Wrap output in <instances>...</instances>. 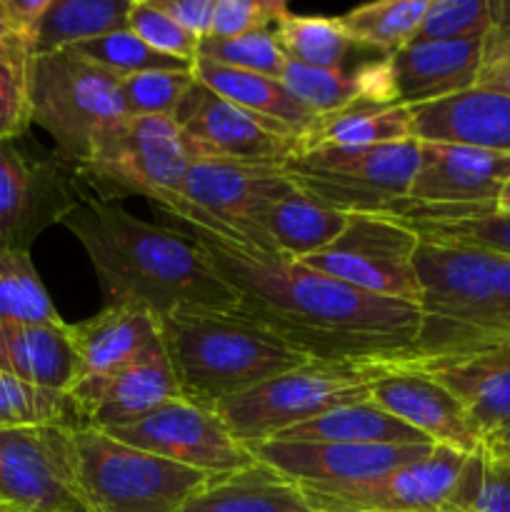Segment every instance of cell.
<instances>
[{
    "label": "cell",
    "mask_w": 510,
    "mask_h": 512,
    "mask_svg": "<svg viewBox=\"0 0 510 512\" xmlns=\"http://www.w3.org/2000/svg\"><path fill=\"white\" fill-rule=\"evenodd\" d=\"M170 220L208 253L238 293L235 310L263 323L310 360L398 363L418 343L423 325L418 305L363 293L300 260L260 253L193 220Z\"/></svg>",
    "instance_id": "6da1fadb"
},
{
    "label": "cell",
    "mask_w": 510,
    "mask_h": 512,
    "mask_svg": "<svg viewBox=\"0 0 510 512\" xmlns=\"http://www.w3.org/2000/svg\"><path fill=\"white\" fill-rule=\"evenodd\" d=\"M63 225L88 253L105 305H135L158 320L175 310L238 308V293L208 253L175 225L148 223L95 198Z\"/></svg>",
    "instance_id": "7a4b0ae2"
},
{
    "label": "cell",
    "mask_w": 510,
    "mask_h": 512,
    "mask_svg": "<svg viewBox=\"0 0 510 512\" xmlns=\"http://www.w3.org/2000/svg\"><path fill=\"white\" fill-rule=\"evenodd\" d=\"M498 260L483 250L420 240L415 270L423 325L400 365L430 368L510 343V308L500 295Z\"/></svg>",
    "instance_id": "3957f363"
},
{
    "label": "cell",
    "mask_w": 510,
    "mask_h": 512,
    "mask_svg": "<svg viewBox=\"0 0 510 512\" xmlns=\"http://www.w3.org/2000/svg\"><path fill=\"white\" fill-rule=\"evenodd\" d=\"M160 340L180 398L213 410L310 363L308 355L238 310H175L160 318Z\"/></svg>",
    "instance_id": "277c9868"
},
{
    "label": "cell",
    "mask_w": 510,
    "mask_h": 512,
    "mask_svg": "<svg viewBox=\"0 0 510 512\" xmlns=\"http://www.w3.org/2000/svg\"><path fill=\"white\" fill-rule=\"evenodd\" d=\"M393 363L310 360L218 405V415L245 448L345 405L370 403L373 383Z\"/></svg>",
    "instance_id": "5b68a950"
},
{
    "label": "cell",
    "mask_w": 510,
    "mask_h": 512,
    "mask_svg": "<svg viewBox=\"0 0 510 512\" xmlns=\"http://www.w3.org/2000/svg\"><path fill=\"white\" fill-rule=\"evenodd\" d=\"M30 118L55 140L73 168L88 163L105 130L128 118L120 78L75 50L33 55L28 65Z\"/></svg>",
    "instance_id": "8992f818"
},
{
    "label": "cell",
    "mask_w": 510,
    "mask_h": 512,
    "mask_svg": "<svg viewBox=\"0 0 510 512\" xmlns=\"http://www.w3.org/2000/svg\"><path fill=\"white\" fill-rule=\"evenodd\" d=\"M193 155L173 118L128 115L105 130L78 178L90 198L120 203L130 195L168 208L180 198Z\"/></svg>",
    "instance_id": "52a82bcc"
},
{
    "label": "cell",
    "mask_w": 510,
    "mask_h": 512,
    "mask_svg": "<svg viewBox=\"0 0 510 512\" xmlns=\"http://www.w3.org/2000/svg\"><path fill=\"white\" fill-rule=\"evenodd\" d=\"M420 163V143L300 150L283 165L290 183L315 203L345 215H405Z\"/></svg>",
    "instance_id": "ba28073f"
},
{
    "label": "cell",
    "mask_w": 510,
    "mask_h": 512,
    "mask_svg": "<svg viewBox=\"0 0 510 512\" xmlns=\"http://www.w3.org/2000/svg\"><path fill=\"white\" fill-rule=\"evenodd\" d=\"M73 443L85 512H183L210 480L93 428H73Z\"/></svg>",
    "instance_id": "9c48e42d"
},
{
    "label": "cell",
    "mask_w": 510,
    "mask_h": 512,
    "mask_svg": "<svg viewBox=\"0 0 510 512\" xmlns=\"http://www.w3.org/2000/svg\"><path fill=\"white\" fill-rule=\"evenodd\" d=\"M78 168L20 140H0V253H30L40 233L88 200Z\"/></svg>",
    "instance_id": "30bf717a"
},
{
    "label": "cell",
    "mask_w": 510,
    "mask_h": 512,
    "mask_svg": "<svg viewBox=\"0 0 510 512\" xmlns=\"http://www.w3.org/2000/svg\"><path fill=\"white\" fill-rule=\"evenodd\" d=\"M418 245L403 215H350L335 243L300 263L363 293L420 308Z\"/></svg>",
    "instance_id": "8fae6325"
},
{
    "label": "cell",
    "mask_w": 510,
    "mask_h": 512,
    "mask_svg": "<svg viewBox=\"0 0 510 512\" xmlns=\"http://www.w3.org/2000/svg\"><path fill=\"white\" fill-rule=\"evenodd\" d=\"M0 505L15 512H85L73 428H0Z\"/></svg>",
    "instance_id": "7c38bea8"
},
{
    "label": "cell",
    "mask_w": 510,
    "mask_h": 512,
    "mask_svg": "<svg viewBox=\"0 0 510 512\" xmlns=\"http://www.w3.org/2000/svg\"><path fill=\"white\" fill-rule=\"evenodd\" d=\"M298 193L283 168L225 158H193L175 203L160 208L168 218L193 220L228 235H243L268 205Z\"/></svg>",
    "instance_id": "4fadbf2b"
},
{
    "label": "cell",
    "mask_w": 510,
    "mask_h": 512,
    "mask_svg": "<svg viewBox=\"0 0 510 512\" xmlns=\"http://www.w3.org/2000/svg\"><path fill=\"white\" fill-rule=\"evenodd\" d=\"M105 435L210 478L235 473L255 463L250 448L233 438L218 410L183 398L153 410L138 423L105 430Z\"/></svg>",
    "instance_id": "5bb4252c"
},
{
    "label": "cell",
    "mask_w": 510,
    "mask_h": 512,
    "mask_svg": "<svg viewBox=\"0 0 510 512\" xmlns=\"http://www.w3.org/2000/svg\"><path fill=\"white\" fill-rule=\"evenodd\" d=\"M470 455L435 445L418 463L373 480L333 488H300L313 512H458L453 498Z\"/></svg>",
    "instance_id": "9a60e30c"
},
{
    "label": "cell",
    "mask_w": 510,
    "mask_h": 512,
    "mask_svg": "<svg viewBox=\"0 0 510 512\" xmlns=\"http://www.w3.org/2000/svg\"><path fill=\"white\" fill-rule=\"evenodd\" d=\"M173 120L193 158H225L283 168L300 153V138L245 113L198 78L185 93Z\"/></svg>",
    "instance_id": "2e32d148"
},
{
    "label": "cell",
    "mask_w": 510,
    "mask_h": 512,
    "mask_svg": "<svg viewBox=\"0 0 510 512\" xmlns=\"http://www.w3.org/2000/svg\"><path fill=\"white\" fill-rule=\"evenodd\" d=\"M435 443L418 445H343L268 440L250 448L258 463L268 465L298 488H333L373 480L403 465L425 460Z\"/></svg>",
    "instance_id": "e0dca14e"
},
{
    "label": "cell",
    "mask_w": 510,
    "mask_h": 512,
    "mask_svg": "<svg viewBox=\"0 0 510 512\" xmlns=\"http://www.w3.org/2000/svg\"><path fill=\"white\" fill-rule=\"evenodd\" d=\"M80 428L110 430L138 423L153 410L180 398L163 340L153 350L105 378L80 380L70 388Z\"/></svg>",
    "instance_id": "ac0fdd59"
},
{
    "label": "cell",
    "mask_w": 510,
    "mask_h": 512,
    "mask_svg": "<svg viewBox=\"0 0 510 512\" xmlns=\"http://www.w3.org/2000/svg\"><path fill=\"white\" fill-rule=\"evenodd\" d=\"M370 403L418 430L430 443L473 455L480 450L460 400L430 373L393 363L373 383Z\"/></svg>",
    "instance_id": "d6986e66"
},
{
    "label": "cell",
    "mask_w": 510,
    "mask_h": 512,
    "mask_svg": "<svg viewBox=\"0 0 510 512\" xmlns=\"http://www.w3.org/2000/svg\"><path fill=\"white\" fill-rule=\"evenodd\" d=\"M420 143V140H418ZM510 180V155L448 143H420L410 208L495 203Z\"/></svg>",
    "instance_id": "ffe728a7"
},
{
    "label": "cell",
    "mask_w": 510,
    "mask_h": 512,
    "mask_svg": "<svg viewBox=\"0 0 510 512\" xmlns=\"http://www.w3.org/2000/svg\"><path fill=\"white\" fill-rule=\"evenodd\" d=\"M413 138L510 155V98L470 88L435 103L410 108Z\"/></svg>",
    "instance_id": "44dd1931"
},
{
    "label": "cell",
    "mask_w": 510,
    "mask_h": 512,
    "mask_svg": "<svg viewBox=\"0 0 510 512\" xmlns=\"http://www.w3.org/2000/svg\"><path fill=\"white\" fill-rule=\"evenodd\" d=\"M68 330L78 365L75 383L118 373L160 343V320L135 305H103Z\"/></svg>",
    "instance_id": "7402d4cb"
},
{
    "label": "cell",
    "mask_w": 510,
    "mask_h": 512,
    "mask_svg": "<svg viewBox=\"0 0 510 512\" xmlns=\"http://www.w3.org/2000/svg\"><path fill=\"white\" fill-rule=\"evenodd\" d=\"M480 40L483 38L458 43H410L385 58L395 103L415 108L475 88Z\"/></svg>",
    "instance_id": "603a6c76"
},
{
    "label": "cell",
    "mask_w": 510,
    "mask_h": 512,
    "mask_svg": "<svg viewBox=\"0 0 510 512\" xmlns=\"http://www.w3.org/2000/svg\"><path fill=\"white\" fill-rule=\"evenodd\" d=\"M348 218L350 215L325 208L298 190L285 200L260 210L248 230L243 235H233V238L243 240L245 245L260 250V253L305 260L335 243L348 225Z\"/></svg>",
    "instance_id": "cb8c5ba5"
},
{
    "label": "cell",
    "mask_w": 510,
    "mask_h": 512,
    "mask_svg": "<svg viewBox=\"0 0 510 512\" xmlns=\"http://www.w3.org/2000/svg\"><path fill=\"white\" fill-rule=\"evenodd\" d=\"M415 370L430 373L460 400L480 440L510 420V343Z\"/></svg>",
    "instance_id": "d4e9b609"
},
{
    "label": "cell",
    "mask_w": 510,
    "mask_h": 512,
    "mask_svg": "<svg viewBox=\"0 0 510 512\" xmlns=\"http://www.w3.org/2000/svg\"><path fill=\"white\" fill-rule=\"evenodd\" d=\"M0 373L55 393H70L78 375L68 323L25 325L0 320Z\"/></svg>",
    "instance_id": "484cf974"
},
{
    "label": "cell",
    "mask_w": 510,
    "mask_h": 512,
    "mask_svg": "<svg viewBox=\"0 0 510 512\" xmlns=\"http://www.w3.org/2000/svg\"><path fill=\"white\" fill-rule=\"evenodd\" d=\"M280 83L320 118L353 105H398L385 58L355 70H315L288 60Z\"/></svg>",
    "instance_id": "4316f807"
},
{
    "label": "cell",
    "mask_w": 510,
    "mask_h": 512,
    "mask_svg": "<svg viewBox=\"0 0 510 512\" xmlns=\"http://www.w3.org/2000/svg\"><path fill=\"white\" fill-rule=\"evenodd\" d=\"M193 73L200 83L208 85L220 98L230 100L245 113L255 115V118L265 120V123L295 135V138L308 135L320 120V115L305 108L280 80L268 78V75L225 68V65L200 58L193 63Z\"/></svg>",
    "instance_id": "83f0119b"
},
{
    "label": "cell",
    "mask_w": 510,
    "mask_h": 512,
    "mask_svg": "<svg viewBox=\"0 0 510 512\" xmlns=\"http://www.w3.org/2000/svg\"><path fill=\"white\" fill-rule=\"evenodd\" d=\"M183 512H313L303 490L268 465L258 463L215 475Z\"/></svg>",
    "instance_id": "f1b7e54d"
},
{
    "label": "cell",
    "mask_w": 510,
    "mask_h": 512,
    "mask_svg": "<svg viewBox=\"0 0 510 512\" xmlns=\"http://www.w3.org/2000/svg\"><path fill=\"white\" fill-rule=\"evenodd\" d=\"M420 240L463 245L510 260V213L485 205H420L403 215Z\"/></svg>",
    "instance_id": "f546056e"
},
{
    "label": "cell",
    "mask_w": 510,
    "mask_h": 512,
    "mask_svg": "<svg viewBox=\"0 0 510 512\" xmlns=\"http://www.w3.org/2000/svg\"><path fill=\"white\" fill-rule=\"evenodd\" d=\"M275 440L288 443H343V445H418L428 438L393 418L375 403L345 405L320 418L280 433Z\"/></svg>",
    "instance_id": "4dcf8cb0"
},
{
    "label": "cell",
    "mask_w": 510,
    "mask_h": 512,
    "mask_svg": "<svg viewBox=\"0 0 510 512\" xmlns=\"http://www.w3.org/2000/svg\"><path fill=\"white\" fill-rule=\"evenodd\" d=\"M405 140H415L410 108L365 103L323 115L313 130L300 138V150L373 148V145L405 143Z\"/></svg>",
    "instance_id": "1f68e13d"
},
{
    "label": "cell",
    "mask_w": 510,
    "mask_h": 512,
    "mask_svg": "<svg viewBox=\"0 0 510 512\" xmlns=\"http://www.w3.org/2000/svg\"><path fill=\"white\" fill-rule=\"evenodd\" d=\"M130 5L133 0H50L35 28L30 53L70 50L85 40L128 28Z\"/></svg>",
    "instance_id": "d6a6232c"
},
{
    "label": "cell",
    "mask_w": 510,
    "mask_h": 512,
    "mask_svg": "<svg viewBox=\"0 0 510 512\" xmlns=\"http://www.w3.org/2000/svg\"><path fill=\"white\" fill-rule=\"evenodd\" d=\"M275 40L290 63L315 70H345L355 40L340 18L285 13L273 28Z\"/></svg>",
    "instance_id": "836d02e7"
},
{
    "label": "cell",
    "mask_w": 510,
    "mask_h": 512,
    "mask_svg": "<svg viewBox=\"0 0 510 512\" xmlns=\"http://www.w3.org/2000/svg\"><path fill=\"white\" fill-rule=\"evenodd\" d=\"M428 3L430 0H378L358 5L340 20L355 45L378 50L383 58H390L413 43Z\"/></svg>",
    "instance_id": "e575fe53"
},
{
    "label": "cell",
    "mask_w": 510,
    "mask_h": 512,
    "mask_svg": "<svg viewBox=\"0 0 510 512\" xmlns=\"http://www.w3.org/2000/svg\"><path fill=\"white\" fill-rule=\"evenodd\" d=\"M0 320L25 325H63L30 253H0Z\"/></svg>",
    "instance_id": "d590c367"
},
{
    "label": "cell",
    "mask_w": 510,
    "mask_h": 512,
    "mask_svg": "<svg viewBox=\"0 0 510 512\" xmlns=\"http://www.w3.org/2000/svg\"><path fill=\"white\" fill-rule=\"evenodd\" d=\"M70 50H75L85 60L108 70L110 75L120 80L135 73H148V70H193V63L158 53L128 28L115 30V33L103 35V38L85 40V43L75 45Z\"/></svg>",
    "instance_id": "8d00e7d4"
},
{
    "label": "cell",
    "mask_w": 510,
    "mask_h": 512,
    "mask_svg": "<svg viewBox=\"0 0 510 512\" xmlns=\"http://www.w3.org/2000/svg\"><path fill=\"white\" fill-rule=\"evenodd\" d=\"M68 425L78 428V415L68 393L35 388L0 373V428Z\"/></svg>",
    "instance_id": "74e56055"
},
{
    "label": "cell",
    "mask_w": 510,
    "mask_h": 512,
    "mask_svg": "<svg viewBox=\"0 0 510 512\" xmlns=\"http://www.w3.org/2000/svg\"><path fill=\"white\" fill-rule=\"evenodd\" d=\"M498 3L490 0H430L413 43H458L483 38L495 23Z\"/></svg>",
    "instance_id": "f35d334b"
},
{
    "label": "cell",
    "mask_w": 510,
    "mask_h": 512,
    "mask_svg": "<svg viewBox=\"0 0 510 512\" xmlns=\"http://www.w3.org/2000/svg\"><path fill=\"white\" fill-rule=\"evenodd\" d=\"M198 58L225 65V68L268 75L275 80H280L285 63H288L275 40L273 28L255 30V33L238 35V38H213V35L200 38Z\"/></svg>",
    "instance_id": "ab89813d"
},
{
    "label": "cell",
    "mask_w": 510,
    "mask_h": 512,
    "mask_svg": "<svg viewBox=\"0 0 510 512\" xmlns=\"http://www.w3.org/2000/svg\"><path fill=\"white\" fill-rule=\"evenodd\" d=\"M195 83L193 70H148L120 80L128 115H165L173 118L185 93Z\"/></svg>",
    "instance_id": "60d3db41"
},
{
    "label": "cell",
    "mask_w": 510,
    "mask_h": 512,
    "mask_svg": "<svg viewBox=\"0 0 510 512\" xmlns=\"http://www.w3.org/2000/svg\"><path fill=\"white\" fill-rule=\"evenodd\" d=\"M128 30L163 55L195 63L198 60V35L180 28L173 18L163 13L153 0H133L128 13Z\"/></svg>",
    "instance_id": "b9f144b4"
},
{
    "label": "cell",
    "mask_w": 510,
    "mask_h": 512,
    "mask_svg": "<svg viewBox=\"0 0 510 512\" xmlns=\"http://www.w3.org/2000/svg\"><path fill=\"white\" fill-rule=\"evenodd\" d=\"M33 55L0 53V140L25 138L30 118L28 65Z\"/></svg>",
    "instance_id": "7bdbcfd3"
},
{
    "label": "cell",
    "mask_w": 510,
    "mask_h": 512,
    "mask_svg": "<svg viewBox=\"0 0 510 512\" xmlns=\"http://www.w3.org/2000/svg\"><path fill=\"white\" fill-rule=\"evenodd\" d=\"M285 13H288V5L283 0H215L208 35L238 38V35L255 33V30H270L278 25Z\"/></svg>",
    "instance_id": "ee69618b"
},
{
    "label": "cell",
    "mask_w": 510,
    "mask_h": 512,
    "mask_svg": "<svg viewBox=\"0 0 510 512\" xmlns=\"http://www.w3.org/2000/svg\"><path fill=\"white\" fill-rule=\"evenodd\" d=\"M475 88L510 98V3H498V15L480 40Z\"/></svg>",
    "instance_id": "f6af8a7d"
},
{
    "label": "cell",
    "mask_w": 510,
    "mask_h": 512,
    "mask_svg": "<svg viewBox=\"0 0 510 512\" xmlns=\"http://www.w3.org/2000/svg\"><path fill=\"white\" fill-rule=\"evenodd\" d=\"M168 18H173L188 33L205 38L213 23L215 0H153Z\"/></svg>",
    "instance_id": "bcb514c9"
},
{
    "label": "cell",
    "mask_w": 510,
    "mask_h": 512,
    "mask_svg": "<svg viewBox=\"0 0 510 512\" xmlns=\"http://www.w3.org/2000/svg\"><path fill=\"white\" fill-rule=\"evenodd\" d=\"M480 453L488 463L510 468V420L480 440Z\"/></svg>",
    "instance_id": "7dc6e473"
},
{
    "label": "cell",
    "mask_w": 510,
    "mask_h": 512,
    "mask_svg": "<svg viewBox=\"0 0 510 512\" xmlns=\"http://www.w3.org/2000/svg\"><path fill=\"white\" fill-rule=\"evenodd\" d=\"M0 53H30V43L13 28L8 18V10H5V3L0 0Z\"/></svg>",
    "instance_id": "c3c4849f"
},
{
    "label": "cell",
    "mask_w": 510,
    "mask_h": 512,
    "mask_svg": "<svg viewBox=\"0 0 510 512\" xmlns=\"http://www.w3.org/2000/svg\"><path fill=\"white\" fill-rule=\"evenodd\" d=\"M498 285H500V295L505 298L510 308V260L508 258H500L498 260Z\"/></svg>",
    "instance_id": "681fc988"
},
{
    "label": "cell",
    "mask_w": 510,
    "mask_h": 512,
    "mask_svg": "<svg viewBox=\"0 0 510 512\" xmlns=\"http://www.w3.org/2000/svg\"><path fill=\"white\" fill-rule=\"evenodd\" d=\"M495 205H498L500 210H508V213H510V180L503 185V190H500V195H498V200H495Z\"/></svg>",
    "instance_id": "f907efd6"
},
{
    "label": "cell",
    "mask_w": 510,
    "mask_h": 512,
    "mask_svg": "<svg viewBox=\"0 0 510 512\" xmlns=\"http://www.w3.org/2000/svg\"><path fill=\"white\" fill-rule=\"evenodd\" d=\"M0 512H15V510H10V508H3V505H0Z\"/></svg>",
    "instance_id": "816d5d0a"
}]
</instances>
